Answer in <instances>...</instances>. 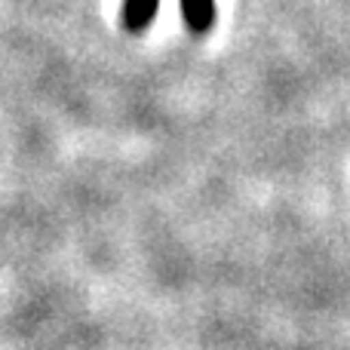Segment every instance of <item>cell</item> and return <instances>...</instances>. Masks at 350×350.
<instances>
[{
  "mask_svg": "<svg viewBox=\"0 0 350 350\" xmlns=\"http://www.w3.org/2000/svg\"><path fill=\"white\" fill-rule=\"evenodd\" d=\"M181 12L193 31H206L215 22V0H181Z\"/></svg>",
  "mask_w": 350,
  "mask_h": 350,
  "instance_id": "cell-1",
  "label": "cell"
},
{
  "mask_svg": "<svg viewBox=\"0 0 350 350\" xmlns=\"http://www.w3.org/2000/svg\"><path fill=\"white\" fill-rule=\"evenodd\" d=\"M154 10H157V0H126L123 3V22L129 31H142L154 18Z\"/></svg>",
  "mask_w": 350,
  "mask_h": 350,
  "instance_id": "cell-2",
  "label": "cell"
}]
</instances>
